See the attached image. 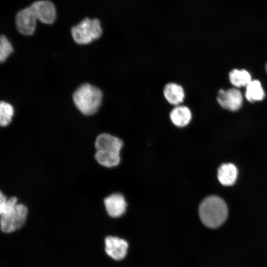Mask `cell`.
I'll list each match as a JSON object with an SVG mask.
<instances>
[{
	"mask_svg": "<svg viewBox=\"0 0 267 267\" xmlns=\"http://www.w3.org/2000/svg\"><path fill=\"white\" fill-rule=\"evenodd\" d=\"M27 215V207L17 203L16 197L7 199L0 192V227L3 232L9 233L20 229L25 223Z\"/></svg>",
	"mask_w": 267,
	"mask_h": 267,
	"instance_id": "1",
	"label": "cell"
},
{
	"mask_svg": "<svg viewBox=\"0 0 267 267\" xmlns=\"http://www.w3.org/2000/svg\"><path fill=\"white\" fill-rule=\"evenodd\" d=\"M228 209L225 202L217 196H210L204 199L199 208L201 222L210 228H217L226 220Z\"/></svg>",
	"mask_w": 267,
	"mask_h": 267,
	"instance_id": "2",
	"label": "cell"
},
{
	"mask_svg": "<svg viewBox=\"0 0 267 267\" xmlns=\"http://www.w3.org/2000/svg\"><path fill=\"white\" fill-rule=\"evenodd\" d=\"M103 94L98 88L89 83L79 86L73 94V100L76 108L84 115L95 113L101 105Z\"/></svg>",
	"mask_w": 267,
	"mask_h": 267,
	"instance_id": "3",
	"label": "cell"
},
{
	"mask_svg": "<svg viewBox=\"0 0 267 267\" xmlns=\"http://www.w3.org/2000/svg\"><path fill=\"white\" fill-rule=\"evenodd\" d=\"M71 32L77 44H86L99 39L102 34V29L98 19L85 17L73 26Z\"/></svg>",
	"mask_w": 267,
	"mask_h": 267,
	"instance_id": "4",
	"label": "cell"
},
{
	"mask_svg": "<svg viewBox=\"0 0 267 267\" xmlns=\"http://www.w3.org/2000/svg\"><path fill=\"white\" fill-rule=\"evenodd\" d=\"M37 20L31 7H26L18 11L16 14V28L23 35H32L35 31Z\"/></svg>",
	"mask_w": 267,
	"mask_h": 267,
	"instance_id": "5",
	"label": "cell"
},
{
	"mask_svg": "<svg viewBox=\"0 0 267 267\" xmlns=\"http://www.w3.org/2000/svg\"><path fill=\"white\" fill-rule=\"evenodd\" d=\"M30 6L37 19L43 23L51 24L55 21L56 10L54 3L49 0H38Z\"/></svg>",
	"mask_w": 267,
	"mask_h": 267,
	"instance_id": "6",
	"label": "cell"
},
{
	"mask_svg": "<svg viewBox=\"0 0 267 267\" xmlns=\"http://www.w3.org/2000/svg\"><path fill=\"white\" fill-rule=\"evenodd\" d=\"M217 101L224 109L235 111L240 108L243 102V97L240 91L236 89H230L224 90H219Z\"/></svg>",
	"mask_w": 267,
	"mask_h": 267,
	"instance_id": "7",
	"label": "cell"
},
{
	"mask_svg": "<svg viewBox=\"0 0 267 267\" xmlns=\"http://www.w3.org/2000/svg\"><path fill=\"white\" fill-rule=\"evenodd\" d=\"M123 144L122 140L119 138L109 134L103 133L96 137L95 147L96 151L120 154Z\"/></svg>",
	"mask_w": 267,
	"mask_h": 267,
	"instance_id": "8",
	"label": "cell"
},
{
	"mask_svg": "<svg viewBox=\"0 0 267 267\" xmlns=\"http://www.w3.org/2000/svg\"><path fill=\"white\" fill-rule=\"evenodd\" d=\"M105 251L106 254L115 260H121L126 256L128 243L124 239L111 236L105 238Z\"/></svg>",
	"mask_w": 267,
	"mask_h": 267,
	"instance_id": "9",
	"label": "cell"
},
{
	"mask_svg": "<svg viewBox=\"0 0 267 267\" xmlns=\"http://www.w3.org/2000/svg\"><path fill=\"white\" fill-rule=\"evenodd\" d=\"M104 203L108 214L113 218L121 216L126 210V201L120 193H113L107 196L104 199Z\"/></svg>",
	"mask_w": 267,
	"mask_h": 267,
	"instance_id": "10",
	"label": "cell"
},
{
	"mask_svg": "<svg viewBox=\"0 0 267 267\" xmlns=\"http://www.w3.org/2000/svg\"><path fill=\"white\" fill-rule=\"evenodd\" d=\"M163 94L166 100L175 106L180 105L185 98L183 88L176 83L167 84L164 88Z\"/></svg>",
	"mask_w": 267,
	"mask_h": 267,
	"instance_id": "11",
	"label": "cell"
},
{
	"mask_svg": "<svg viewBox=\"0 0 267 267\" xmlns=\"http://www.w3.org/2000/svg\"><path fill=\"white\" fill-rule=\"evenodd\" d=\"M170 118L173 124L178 127H184L190 122L192 113L190 109L185 106L178 105L171 111Z\"/></svg>",
	"mask_w": 267,
	"mask_h": 267,
	"instance_id": "12",
	"label": "cell"
},
{
	"mask_svg": "<svg viewBox=\"0 0 267 267\" xmlns=\"http://www.w3.org/2000/svg\"><path fill=\"white\" fill-rule=\"evenodd\" d=\"M237 174V168L233 164L225 163L219 167L218 171V178L222 185L230 186L235 183Z\"/></svg>",
	"mask_w": 267,
	"mask_h": 267,
	"instance_id": "13",
	"label": "cell"
},
{
	"mask_svg": "<svg viewBox=\"0 0 267 267\" xmlns=\"http://www.w3.org/2000/svg\"><path fill=\"white\" fill-rule=\"evenodd\" d=\"M246 88L245 96L249 102L261 101L265 98V93L259 81H251Z\"/></svg>",
	"mask_w": 267,
	"mask_h": 267,
	"instance_id": "14",
	"label": "cell"
},
{
	"mask_svg": "<svg viewBox=\"0 0 267 267\" xmlns=\"http://www.w3.org/2000/svg\"><path fill=\"white\" fill-rule=\"evenodd\" d=\"M230 83L235 87H246L252 81L250 73L244 69H233L229 74Z\"/></svg>",
	"mask_w": 267,
	"mask_h": 267,
	"instance_id": "15",
	"label": "cell"
},
{
	"mask_svg": "<svg viewBox=\"0 0 267 267\" xmlns=\"http://www.w3.org/2000/svg\"><path fill=\"white\" fill-rule=\"evenodd\" d=\"M95 159L100 165L105 167L111 168L116 166L120 162V154L107 153L96 151Z\"/></svg>",
	"mask_w": 267,
	"mask_h": 267,
	"instance_id": "16",
	"label": "cell"
},
{
	"mask_svg": "<svg viewBox=\"0 0 267 267\" xmlns=\"http://www.w3.org/2000/svg\"><path fill=\"white\" fill-rule=\"evenodd\" d=\"M14 114V109L9 103L1 101L0 104V125L8 126L11 122Z\"/></svg>",
	"mask_w": 267,
	"mask_h": 267,
	"instance_id": "17",
	"label": "cell"
},
{
	"mask_svg": "<svg viewBox=\"0 0 267 267\" xmlns=\"http://www.w3.org/2000/svg\"><path fill=\"white\" fill-rule=\"evenodd\" d=\"M13 51V48L10 41L4 35H1L0 38V62L5 61Z\"/></svg>",
	"mask_w": 267,
	"mask_h": 267,
	"instance_id": "18",
	"label": "cell"
},
{
	"mask_svg": "<svg viewBox=\"0 0 267 267\" xmlns=\"http://www.w3.org/2000/svg\"><path fill=\"white\" fill-rule=\"evenodd\" d=\"M265 67H266V72H267V63L266 64Z\"/></svg>",
	"mask_w": 267,
	"mask_h": 267,
	"instance_id": "19",
	"label": "cell"
}]
</instances>
